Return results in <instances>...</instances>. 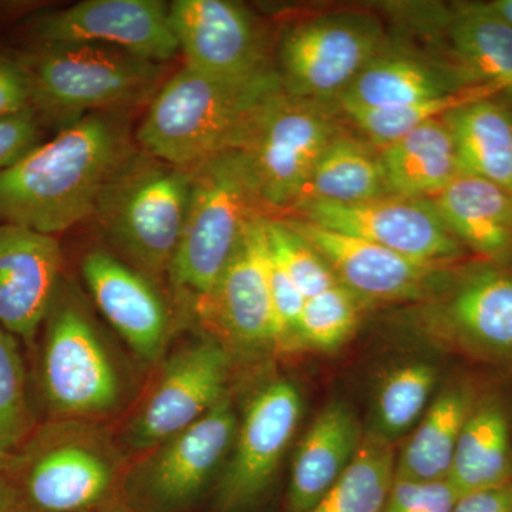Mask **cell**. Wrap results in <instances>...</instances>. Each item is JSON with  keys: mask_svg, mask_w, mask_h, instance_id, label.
Here are the masks:
<instances>
[{"mask_svg": "<svg viewBox=\"0 0 512 512\" xmlns=\"http://www.w3.org/2000/svg\"><path fill=\"white\" fill-rule=\"evenodd\" d=\"M131 154L119 121L87 114L0 171V221L55 237L94 215Z\"/></svg>", "mask_w": 512, "mask_h": 512, "instance_id": "6da1fadb", "label": "cell"}, {"mask_svg": "<svg viewBox=\"0 0 512 512\" xmlns=\"http://www.w3.org/2000/svg\"><path fill=\"white\" fill-rule=\"evenodd\" d=\"M282 92L276 66L244 79H217L184 66L161 84L137 138L148 156L192 170L221 154L244 150Z\"/></svg>", "mask_w": 512, "mask_h": 512, "instance_id": "7a4b0ae2", "label": "cell"}, {"mask_svg": "<svg viewBox=\"0 0 512 512\" xmlns=\"http://www.w3.org/2000/svg\"><path fill=\"white\" fill-rule=\"evenodd\" d=\"M130 467L92 421L50 419L0 466L19 512H101L128 504Z\"/></svg>", "mask_w": 512, "mask_h": 512, "instance_id": "3957f363", "label": "cell"}, {"mask_svg": "<svg viewBox=\"0 0 512 512\" xmlns=\"http://www.w3.org/2000/svg\"><path fill=\"white\" fill-rule=\"evenodd\" d=\"M247 158L231 151L191 170L183 237L168 278L192 309L210 295L245 232L266 217Z\"/></svg>", "mask_w": 512, "mask_h": 512, "instance_id": "277c9868", "label": "cell"}, {"mask_svg": "<svg viewBox=\"0 0 512 512\" xmlns=\"http://www.w3.org/2000/svg\"><path fill=\"white\" fill-rule=\"evenodd\" d=\"M190 192L191 170L131 154L101 194L94 215L131 268L156 281L173 265Z\"/></svg>", "mask_w": 512, "mask_h": 512, "instance_id": "5b68a950", "label": "cell"}, {"mask_svg": "<svg viewBox=\"0 0 512 512\" xmlns=\"http://www.w3.org/2000/svg\"><path fill=\"white\" fill-rule=\"evenodd\" d=\"M20 64L28 77L32 107L76 121L87 111L154 97L164 77L163 64L104 46H45Z\"/></svg>", "mask_w": 512, "mask_h": 512, "instance_id": "8992f818", "label": "cell"}, {"mask_svg": "<svg viewBox=\"0 0 512 512\" xmlns=\"http://www.w3.org/2000/svg\"><path fill=\"white\" fill-rule=\"evenodd\" d=\"M45 323L39 386L52 419L92 421L116 410L119 369L82 306L57 292Z\"/></svg>", "mask_w": 512, "mask_h": 512, "instance_id": "52a82bcc", "label": "cell"}, {"mask_svg": "<svg viewBox=\"0 0 512 512\" xmlns=\"http://www.w3.org/2000/svg\"><path fill=\"white\" fill-rule=\"evenodd\" d=\"M417 313L426 332L481 362L512 366V265H456Z\"/></svg>", "mask_w": 512, "mask_h": 512, "instance_id": "ba28073f", "label": "cell"}, {"mask_svg": "<svg viewBox=\"0 0 512 512\" xmlns=\"http://www.w3.org/2000/svg\"><path fill=\"white\" fill-rule=\"evenodd\" d=\"M387 43L383 23L372 13H325L286 30L276 70L291 96L336 104Z\"/></svg>", "mask_w": 512, "mask_h": 512, "instance_id": "9c48e42d", "label": "cell"}, {"mask_svg": "<svg viewBox=\"0 0 512 512\" xmlns=\"http://www.w3.org/2000/svg\"><path fill=\"white\" fill-rule=\"evenodd\" d=\"M238 423L227 396L200 421L154 447L128 471V505L136 512L194 510L220 478Z\"/></svg>", "mask_w": 512, "mask_h": 512, "instance_id": "30bf717a", "label": "cell"}, {"mask_svg": "<svg viewBox=\"0 0 512 512\" xmlns=\"http://www.w3.org/2000/svg\"><path fill=\"white\" fill-rule=\"evenodd\" d=\"M336 104L279 94L242 153L268 210H293L330 140L343 128Z\"/></svg>", "mask_w": 512, "mask_h": 512, "instance_id": "8fae6325", "label": "cell"}, {"mask_svg": "<svg viewBox=\"0 0 512 512\" xmlns=\"http://www.w3.org/2000/svg\"><path fill=\"white\" fill-rule=\"evenodd\" d=\"M302 416V396L271 380L249 400L214 490L215 512H249L268 493Z\"/></svg>", "mask_w": 512, "mask_h": 512, "instance_id": "7c38bea8", "label": "cell"}, {"mask_svg": "<svg viewBox=\"0 0 512 512\" xmlns=\"http://www.w3.org/2000/svg\"><path fill=\"white\" fill-rule=\"evenodd\" d=\"M293 212V218L365 239L426 264L456 265L467 252L430 200L386 195L355 204L308 202Z\"/></svg>", "mask_w": 512, "mask_h": 512, "instance_id": "4fadbf2b", "label": "cell"}, {"mask_svg": "<svg viewBox=\"0 0 512 512\" xmlns=\"http://www.w3.org/2000/svg\"><path fill=\"white\" fill-rule=\"evenodd\" d=\"M228 372V350L215 339H201L173 353L131 420V446L153 450L207 416L228 396Z\"/></svg>", "mask_w": 512, "mask_h": 512, "instance_id": "5bb4252c", "label": "cell"}, {"mask_svg": "<svg viewBox=\"0 0 512 512\" xmlns=\"http://www.w3.org/2000/svg\"><path fill=\"white\" fill-rule=\"evenodd\" d=\"M266 218L245 232L224 274L194 311L225 349H278V330L268 282Z\"/></svg>", "mask_w": 512, "mask_h": 512, "instance_id": "9a60e30c", "label": "cell"}, {"mask_svg": "<svg viewBox=\"0 0 512 512\" xmlns=\"http://www.w3.org/2000/svg\"><path fill=\"white\" fill-rule=\"evenodd\" d=\"M171 29L185 67L217 79H244L274 66L261 26L241 3L175 0Z\"/></svg>", "mask_w": 512, "mask_h": 512, "instance_id": "2e32d148", "label": "cell"}, {"mask_svg": "<svg viewBox=\"0 0 512 512\" xmlns=\"http://www.w3.org/2000/svg\"><path fill=\"white\" fill-rule=\"evenodd\" d=\"M36 35L45 46L111 47L156 63L180 52L168 6L158 0H86L40 19Z\"/></svg>", "mask_w": 512, "mask_h": 512, "instance_id": "e0dca14e", "label": "cell"}, {"mask_svg": "<svg viewBox=\"0 0 512 512\" xmlns=\"http://www.w3.org/2000/svg\"><path fill=\"white\" fill-rule=\"evenodd\" d=\"M323 256L340 285L362 302H421L439 288L456 265L426 264L320 227L299 218H285Z\"/></svg>", "mask_w": 512, "mask_h": 512, "instance_id": "ac0fdd59", "label": "cell"}, {"mask_svg": "<svg viewBox=\"0 0 512 512\" xmlns=\"http://www.w3.org/2000/svg\"><path fill=\"white\" fill-rule=\"evenodd\" d=\"M62 251L53 235L0 224V328L32 342L59 292Z\"/></svg>", "mask_w": 512, "mask_h": 512, "instance_id": "d6986e66", "label": "cell"}, {"mask_svg": "<svg viewBox=\"0 0 512 512\" xmlns=\"http://www.w3.org/2000/svg\"><path fill=\"white\" fill-rule=\"evenodd\" d=\"M82 271L97 308L144 362L163 356L171 316L154 282L106 251L84 256Z\"/></svg>", "mask_w": 512, "mask_h": 512, "instance_id": "ffe728a7", "label": "cell"}, {"mask_svg": "<svg viewBox=\"0 0 512 512\" xmlns=\"http://www.w3.org/2000/svg\"><path fill=\"white\" fill-rule=\"evenodd\" d=\"M477 89L443 57L386 47L336 101L338 109H389Z\"/></svg>", "mask_w": 512, "mask_h": 512, "instance_id": "44dd1931", "label": "cell"}, {"mask_svg": "<svg viewBox=\"0 0 512 512\" xmlns=\"http://www.w3.org/2000/svg\"><path fill=\"white\" fill-rule=\"evenodd\" d=\"M444 60L471 87L504 94L512 89V26L491 2H457L444 12Z\"/></svg>", "mask_w": 512, "mask_h": 512, "instance_id": "7402d4cb", "label": "cell"}, {"mask_svg": "<svg viewBox=\"0 0 512 512\" xmlns=\"http://www.w3.org/2000/svg\"><path fill=\"white\" fill-rule=\"evenodd\" d=\"M430 201L466 251L483 261L512 265V192L458 174Z\"/></svg>", "mask_w": 512, "mask_h": 512, "instance_id": "603a6c76", "label": "cell"}, {"mask_svg": "<svg viewBox=\"0 0 512 512\" xmlns=\"http://www.w3.org/2000/svg\"><path fill=\"white\" fill-rule=\"evenodd\" d=\"M363 433L348 404L330 403L313 420L293 458L286 512H308L355 457Z\"/></svg>", "mask_w": 512, "mask_h": 512, "instance_id": "cb8c5ba5", "label": "cell"}, {"mask_svg": "<svg viewBox=\"0 0 512 512\" xmlns=\"http://www.w3.org/2000/svg\"><path fill=\"white\" fill-rule=\"evenodd\" d=\"M512 480V421L500 396H478L457 441L447 481L458 498Z\"/></svg>", "mask_w": 512, "mask_h": 512, "instance_id": "d4e9b609", "label": "cell"}, {"mask_svg": "<svg viewBox=\"0 0 512 512\" xmlns=\"http://www.w3.org/2000/svg\"><path fill=\"white\" fill-rule=\"evenodd\" d=\"M501 97L468 101L443 119L456 144L460 174L512 192V106Z\"/></svg>", "mask_w": 512, "mask_h": 512, "instance_id": "484cf974", "label": "cell"}, {"mask_svg": "<svg viewBox=\"0 0 512 512\" xmlns=\"http://www.w3.org/2000/svg\"><path fill=\"white\" fill-rule=\"evenodd\" d=\"M390 195L431 200L460 174L456 144L444 119L429 121L377 148Z\"/></svg>", "mask_w": 512, "mask_h": 512, "instance_id": "4316f807", "label": "cell"}, {"mask_svg": "<svg viewBox=\"0 0 512 512\" xmlns=\"http://www.w3.org/2000/svg\"><path fill=\"white\" fill-rule=\"evenodd\" d=\"M473 384H448L421 417L416 430L397 453L396 478L412 481L447 480L461 430L476 404Z\"/></svg>", "mask_w": 512, "mask_h": 512, "instance_id": "83f0119b", "label": "cell"}, {"mask_svg": "<svg viewBox=\"0 0 512 512\" xmlns=\"http://www.w3.org/2000/svg\"><path fill=\"white\" fill-rule=\"evenodd\" d=\"M386 195L390 192L379 150L343 126L319 157L295 208L308 202L355 204Z\"/></svg>", "mask_w": 512, "mask_h": 512, "instance_id": "f1b7e54d", "label": "cell"}, {"mask_svg": "<svg viewBox=\"0 0 512 512\" xmlns=\"http://www.w3.org/2000/svg\"><path fill=\"white\" fill-rule=\"evenodd\" d=\"M397 451L377 431L363 433L348 468L308 512H382L394 481Z\"/></svg>", "mask_w": 512, "mask_h": 512, "instance_id": "f546056e", "label": "cell"}, {"mask_svg": "<svg viewBox=\"0 0 512 512\" xmlns=\"http://www.w3.org/2000/svg\"><path fill=\"white\" fill-rule=\"evenodd\" d=\"M500 96L488 89H470L466 92L451 94L407 104V106L389 107V109H338L345 123L372 146L382 148L397 138L410 133L414 128L429 121L443 119L451 110L463 106L468 101L481 97Z\"/></svg>", "mask_w": 512, "mask_h": 512, "instance_id": "4dcf8cb0", "label": "cell"}, {"mask_svg": "<svg viewBox=\"0 0 512 512\" xmlns=\"http://www.w3.org/2000/svg\"><path fill=\"white\" fill-rule=\"evenodd\" d=\"M436 382L437 369L430 363H406L392 370L377 392L375 431L393 441L412 429L426 413Z\"/></svg>", "mask_w": 512, "mask_h": 512, "instance_id": "1f68e13d", "label": "cell"}, {"mask_svg": "<svg viewBox=\"0 0 512 512\" xmlns=\"http://www.w3.org/2000/svg\"><path fill=\"white\" fill-rule=\"evenodd\" d=\"M35 429L18 338L0 328V466Z\"/></svg>", "mask_w": 512, "mask_h": 512, "instance_id": "d6a6232c", "label": "cell"}, {"mask_svg": "<svg viewBox=\"0 0 512 512\" xmlns=\"http://www.w3.org/2000/svg\"><path fill=\"white\" fill-rule=\"evenodd\" d=\"M365 302L340 284L306 299L299 322V346L332 352L345 345L359 325Z\"/></svg>", "mask_w": 512, "mask_h": 512, "instance_id": "836d02e7", "label": "cell"}, {"mask_svg": "<svg viewBox=\"0 0 512 512\" xmlns=\"http://www.w3.org/2000/svg\"><path fill=\"white\" fill-rule=\"evenodd\" d=\"M266 237L272 255L306 299L339 284L323 256L285 220L266 218Z\"/></svg>", "mask_w": 512, "mask_h": 512, "instance_id": "e575fe53", "label": "cell"}, {"mask_svg": "<svg viewBox=\"0 0 512 512\" xmlns=\"http://www.w3.org/2000/svg\"><path fill=\"white\" fill-rule=\"evenodd\" d=\"M268 282L276 330H278V349L295 348V346H299V322H301L306 298L292 281L291 276L286 274L282 265L276 261L269 249V244Z\"/></svg>", "mask_w": 512, "mask_h": 512, "instance_id": "d590c367", "label": "cell"}, {"mask_svg": "<svg viewBox=\"0 0 512 512\" xmlns=\"http://www.w3.org/2000/svg\"><path fill=\"white\" fill-rule=\"evenodd\" d=\"M458 495L447 480L394 481L382 512H451Z\"/></svg>", "mask_w": 512, "mask_h": 512, "instance_id": "8d00e7d4", "label": "cell"}, {"mask_svg": "<svg viewBox=\"0 0 512 512\" xmlns=\"http://www.w3.org/2000/svg\"><path fill=\"white\" fill-rule=\"evenodd\" d=\"M39 141V121L33 107L0 120V171L18 163L39 146Z\"/></svg>", "mask_w": 512, "mask_h": 512, "instance_id": "74e56055", "label": "cell"}, {"mask_svg": "<svg viewBox=\"0 0 512 512\" xmlns=\"http://www.w3.org/2000/svg\"><path fill=\"white\" fill-rule=\"evenodd\" d=\"M32 109V94L22 64L0 56V120Z\"/></svg>", "mask_w": 512, "mask_h": 512, "instance_id": "f35d334b", "label": "cell"}, {"mask_svg": "<svg viewBox=\"0 0 512 512\" xmlns=\"http://www.w3.org/2000/svg\"><path fill=\"white\" fill-rule=\"evenodd\" d=\"M451 512H512V480L458 498Z\"/></svg>", "mask_w": 512, "mask_h": 512, "instance_id": "ab89813d", "label": "cell"}, {"mask_svg": "<svg viewBox=\"0 0 512 512\" xmlns=\"http://www.w3.org/2000/svg\"><path fill=\"white\" fill-rule=\"evenodd\" d=\"M0 512H19L12 490L2 476H0Z\"/></svg>", "mask_w": 512, "mask_h": 512, "instance_id": "60d3db41", "label": "cell"}, {"mask_svg": "<svg viewBox=\"0 0 512 512\" xmlns=\"http://www.w3.org/2000/svg\"><path fill=\"white\" fill-rule=\"evenodd\" d=\"M491 5L512 26V0H491Z\"/></svg>", "mask_w": 512, "mask_h": 512, "instance_id": "b9f144b4", "label": "cell"}, {"mask_svg": "<svg viewBox=\"0 0 512 512\" xmlns=\"http://www.w3.org/2000/svg\"><path fill=\"white\" fill-rule=\"evenodd\" d=\"M101 512H136L130 505H121V507L113 508V510L101 511Z\"/></svg>", "mask_w": 512, "mask_h": 512, "instance_id": "7bdbcfd3", "label": "cell"}, {"mask_svg": "<svg viewBox=\"0 0 512 512\" xmlns=\"http://www.w3.org/2000/svg\"><path fill=\"white\" fill-rule=\"evenodd\" d=\"M501 96L504 97L505 100L508 101V103L512 106V89L508 90V92H505L504 94H501Z\"/></svg>", "mask_w": 512, "mask_h": 512, "instance_id": "ee69618b", "label": "cell"}]
</instances>
